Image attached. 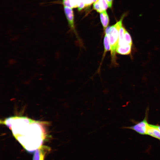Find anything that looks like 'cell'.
Listing matches in <instances>:
<instances>
[{
    "label": "cell",
    "mask_w": 160,
    "mask_h": 160,
    "mask_svg": "<svg viewBox=\"0 0 160 160\" xmlns=\"http://www.w3.org/2000/svg\"><path fill=\"white\" fill-rule=\"evenodd\" d=\"M125 14L123 15L120 19L115 24L108 26L105 29V33L109 36L111 46V51L112 62H116V50L118 46L119 32Z\"/></svg>",
    "instance_id": "7a4b0ae2"
},
{
    "label": "cell",
    "mask_w": 160,
    "mask_h": 160,
    "mask_svg": "<svg viewBox=\"0 0 160 160\" xmlns=\"http://www.w3.org/2000/svg\"><path fill=\"white\" fill-rule=\"evenodd\" d=\"M103 44L104 51L103 54V58H104L106 52L111 50V46L109 37L108 35L105 33L104 38Z\"/></svg>",
    "instance_id": "30bf717a"
},
{
    "label": "cell",
    "mask_w": 160,
    "mask_h": 160,
    "mask_svg": "<svg viewBox=\"0 0 160 160\" xmlns=\"http://www.w3.org/2000/svg\"><path fill=\"white\" fill-rule=\"evenodd\" d=\"M108 6V7L111 8L112 6L113 0H106Z\"/></svg>",
    "instance_id": "2e32d148"
},
{
    "label": "cell",
    "mask_w": 160,
    "mask_h": 160,
    "mask_svg": "<svg viewBox=\"0 0 160 160\" xmlns=\"http://www.w3.org/2000/svg\"><path fill=\"white\" fill-rule=\"evenodd\" d=\"M100 18L104 31L108 27L109 23V19L106 10L100 13Z\"/></svg>",
    "instance_id": "9c48e42d"
},
{
    "label": "cell",
    "mask_w": 160,
    "mask_h": 160,
    "mask_svg": "<svg viewBox=\"0 0 160 160\" xmlns=\"http://www.w3.org/2000/svg\"><path fill=\"white\" fill-rule=\"evenodd\" d=\"M78 9L79 11H80L85 7V4L83 0H77Z\"/></svg>",
    "instance_id": "5bb4252c"
},
{
    "label": "cell",
    "mask_w": 160,
    "mask_h": 160,
    "mask_svg": "<svg viewBox=\"0 0 160 160\" xmlns=\"http://www.w3.org/2000/svg\"><path fill=\"white\" fill-rule=\"evenodd\" d=\"M148 108L146 109L145 116L142 121L137 122L133 126L125 127L124 128L133 130L141 135H146L149 125L148 121Z\"/></svg>",
    "instance_id": "3957f363"
},
{
    "label": "cell",
    "mask_w": 160,
    "mask_h": 160,
    "mask_svg": "<svg viewBox=\"0 0 160 160\" xmlns=\"http://www.w3.org/2000/svg\"><path fill=\"white\" fill-rule=\"evenodd\" d=\"M63 4L64 7L71 8L77 7V0H63Z\"/></svg>",
    "instance_id": "8fae6325"
},
{
    "label": "cell",
    "mask_w": 160,
    "mask_h": 160,
    "mask_svg": "<svg viewBox=\"0 0 160 160\" xmlns=\"http://www.w3.org/2000/svg\"><path fill=\"white\" fill-rule=\"evenodd\" d=\"M124 44L132 45V42L131 36L128 32L125 30L124 36Z\"/></svg>",
    "instance_id": "4fadbf2b"
},
{
    "label": "cell",
    "mask_w": 160,
    "mask_h": 160,
    "mask_svg": "<svg viewBox=\"0 0 160 160\" xmlns=\"http://www.w3.org/2000/svg\"><path fill=\"white\" fill-rule=\"evenodd\" d=\"M132 45L125 44L118 46L116 50V52L119 54L127 55L131 52Z\"/></svg>",
    "instance_id": "ba28073f"
},
{
    "label": "cell",
    "mask_w": 160,
    "mask_h": 160,
    "mask_svg": "<svg viewBox=\"0 0 160 160\" xmlns=\"http://www.w3.org/2000/svg\"><path fill=\"white\" fill-rule=\"evenodd\" d=\"M97 1V0H93V2H95L96 1Z\"/></svg>",
    "instance_id": "ac0fdd59"
},
{
    "label": "cell",
    "mask_w": 160,
    "mask_h": 160,
    "mask_svg": "<svg viewBox=\"0 0 160 160\" xmlns=\"http://www.w3.org/2000/svg\"><path fill=\"white\" fill-rule=\"evenodd\" d=\"M49 149L47 147L43 146L36 149L34 153L33 160H44L45 152Z\"/></svg>",
    "instance_id": "52a82bcc"
},
{
    "label": "cell",
    "mask_w": 160,
    "mask_h": 160,
    "mask_svg": "<svg viewBox=\"0 0 160 160\" xmlns=\"http://www.w3.org/2000/svg\"><path fill=\"white\" fill-rule=\"evenodd\" d=\"M2 124L11 130L16 139L28 151L40 148L46 135L43 126L45 122L26 117H9L2 121Z\"/></svg>",
    "instance_id": "6da1fadb"
},
{
    "label": "cell",
    "mask_w": 160,
    "mask_h": 160,
    "mask_svg": "<svg viewBox=\"0 0 160 160\" xmlns=\"http://www.w3.org/2000/svg\"><path fill=\"white\" fill-rule=\"evenodd\" d=\"M146 135L155 138L160 141V131L156 125L149 124Z\"/></svg>",
    "instance_id": "5b68a950"
},
{
    "label": "cell",
    "mask_w": 160,
    "mask_h": 160,
    "mask_svg": "<svg viewBox=\"0 0 160 160\" xmlns=\"http://www.w3.org/2000/svg\"><path fill=\"white\" fill-rule=\"evenodd\" d=\"M157 125V127H158V129L160 131V125Z\"/></svg>",
    "instance_id": "e0dca14e"
},
{
    "label": "cell",
    "mask_w": 160,
    "mask_h": 160,
    "mask_svg": "<svg viewBox=\"0 0 160 160\" xmlns=\"http://www.w3.org/2000/svg\"><path fill=\"white\" fill-rule=\"evenodd\" d=\"M108 7V4L106 0H97L94 3L93 5V9L100 13L106 10Z\"/></svg>",
    "instance_id": "8992f818"
},
{
    "label": "cell",
    "mask_w": 160,
    "mask_h": 160,
    "mask_svg": "<svg viewBox=\"0 0 160 160\" xmlns=\"http://www.w3.org/2000/svg\"><path fill=\"white\" fill-rule=\"evenodd\" d=\"M125 30L122 25L119 30L118 46L125 44L124 43V36Z\"/></svg>",
    "instance_id": "7c38bea8"
},
{
    "label": "cell",
    "mask_w": 160,
    "mask_h": 160,
    "mask_svg": "<svg viewBox=\"0 0 160 160\" xmlns=\"http://www.w3.org/2000/svg\"><path fill=\"white\" fill-rule=\"evenodd\" d=\"M64 11L69 26L71 29L74 30V15L72 8L64 7Z\"/></svg>",
    "instance_id": "277c9868"
},
{
    "label": "cell",
    "mask_w": 160,
    "mask_h": 160,
    "mask_svg": "<svg viewBox=\"0 0 160 160\" xmlns=\"http://www.w3.org/2000/svg\"><path fill=\"white\" fill-rule=\"evenodd\" d=\"M84 2L85 7H87L91 4L93 2V0H83Z\"/></svg>",
    "instance_id": "9a60e30c"
}]
</instances>
